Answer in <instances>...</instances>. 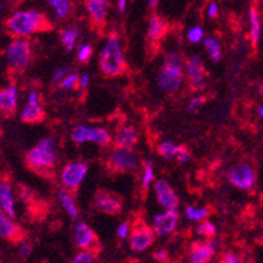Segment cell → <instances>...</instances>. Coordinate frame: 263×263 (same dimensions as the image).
<instances>
[{
  "mask_svg": "<svg viewBox=\"0 0 263 263\" xmlns=\"http://www.w3.org/2000/svg\"><path fill=\"white\" fill-rule=\"evenodd\" d=\"M154 257H155V259H156V260L164 262V260L168 259V253H166V250H159V252L155 253Z\"/></svg>",
  "mask_w": 263,
  "mask_h": 263,
  "instance_id": "obj_42",
  "label": "cell"
},
{
  "mask_svg": "<svg viewBox=\"0 0 263 263\" xmlns=\"http://www.w3.org/2000/svg\"><path fill=\"white\" fill-rule=\"evenodd\" d=\"M0 237L13 245H17L25 241L26 231L13 221V217L2 214L0 215Z\"/></svg>",
  "mask_w": 263,
  "mask_h": 263,
  "instance_id": "obj_11",
  "label": "cell"
},
{
  "mask_svg": "<svg viewBox=\"0 0 263 263\" xmlns=\"http://www.w3.org/2000/svg\"><path fill=\"white\" fill-rule=\"evenodd\" d=\"M186 215L190 220H194V221H199V220L205 219L209 217L210 211L207 209H195V207H187L186 209Z\"/></svg>",
  "mask_w": 263,
  "mask_h": 263,
  "instance_id": "obj_30",
  "label": "cell"
},
{
  "mask_svg": "<svg viewBox=\"0 0 263 263\" xmlns=\"http://www.w3.org/2000/svg\"><path fill=\"white\" fill-rule=\"evenodd\" d=\"M61 38H62V42H63V45L66 46V49L68 50V51H71V50L75 47L76 38H78V30L76 29L62 30Z\"/></svg>",
  "mask_w": 263,
  "mask_h": 263,
  "instance_id": "obj_26",
  "label": "cell"
},
{
  "mask_svg": "<svg viewBox=\"0 0 263 263\" xmlns=\"http://www.w3.org/2000/svg\"><path fill=\"white\" fill-rule=\"evenodd\" d=\"M32 46L29 41L17 38L11 44L7 54L8 68L13 72H23L32 61Z\"/></svg>",
  "mask_w": 263,
  "mask_h": 263,
  "instance_id": "obj_5",
  "label": "cell"
},
{
  "mask_svg": "<svg viewBox=\"0 0 263 263\" xmlns=\"http://www.w3.org/2000/svg\"><path fill=\"white\" fill-rule=\"evenodd\" d=\"M71 138L76 143L93 142L100 145H107L111 143V136L106 130L100 127H87V126H76L71 133Z\"/></svg>",
  "mask_w": 263,
  "mask_h": 263,
  "instance_id": "obj_8",
  "label": "cell"
},
{
  "mask_svg": "<svg viewBox=\"0 0 263 263\" xmlns=\"http://www.w3.org/2000/svg\"><path fill=\"white\" fill-rule=\"evenodd\" d=\"M168 29L169 25L164 18L160 17V16L157 15L152 16L149 20V25H148L147 32L148 41L151 42V45L155 47L159 46L162 38H164L165 35H166V33H168Z\"/></svg>",
  "mask_w": 263,
  "mask_h": 263,
  "instance_id": "obj_20",
  "label": "cell"
},
{
  "mask_svg": "<svg viewBox=\"0 0 263 263\" xmlns=\"http://www.w3.org/2000/svg\"><path fill=\"white\" fill-rule=\"evenodd\" d=\"M155 191L157 194V200L165 210H176L178 207V198L166 181L159 179L155 183Z\"/></svg>",
  "mask_w": 263,
  "mask_h": 263,
  "instance_id": "obj_18",
  "label": "cell"
},
{
  "mask_svg": "<svg viewBox=\"0 0 263 263\" xmlns=\"http://www.w3.org/2000/svg\"><path fill=\"white\" fill-rule=\"evenodd\" d=\"M223 262H227V263H237V262H240V258H238L237 255L232 254V253H228V254L224 255Z\"/></svg>",
  "mask_w": 263,
  "mask_h": 263,
  "instance_id": "obj_43",
  "label": "cell"
},
{
  "mask_svg": "<svg viewBox=\"0 0 263 263\" xmlns=\"http://www.w3.org/2000/svg\"><path fill=\"white\" fill-rule=\"evenodd\" d=\"M209 16L211 18L217 17V6L215 3H212L209 8Z\"/></svg>",
  "mask_w": 263,
  "mask_h": 263,
  "instance_id": "obj_45",
  "label": "cell"
},
{
  "mask_svg": "<svg viewBox=\"0 0 263 263\" xmlns=\"http://www.w3.org/2000/svg\"><path fill=\"white\" fill-rule=\"evenodd\" d=\"M100 68L107 78H117L126 72L127 64L124 61L119 38L116 33L110 34L104 50L100 54Z\"/></svg>",
  "mask_w": 263,
  "mask_h": 263,
  "instance_id": "obj_3",
  "label": "cell"
},
{
  "mask_svg": "<svg viewBox=\"0 0 263 263\" xmlns=\"http://www.w3.org/2000/svg\"><path fill=\"white\" fill-rule=\"evenodd\" d=\"M0 207L3 209L6 215L11 217H16L13 191H12L11 182L7 178L0 179Z\"/></svg>",
  "mask_w": 263,
  "mask_h": 263,
  "instance_id": "obj_21",
  "label": "cell"
},
{
  "mask_svg": "<svg viewBox=\"0 0 263 263\" xmlns=\"http://www.w3.org/2000/svg\"><path fill=\"white\" fill-rule=\"evenodd\" d=\"M177 145L173 144L171 142H164L159 145V155L161 157H164L165 160L173 159L174 155H176Z\"/></svg>",
  "mask_w": 263,
  "mask_h": 263,
  "instance_id": "obj_29",
  "label": "cell"
},
{
  "mask_svg": "<svg viewBox=\"0 0 263 263\" xmlns=\"http://www.w3.org/2000/svg\"><path fill=\"white\" fill-rule=\"evenodd\" d=\"M118 6H119V11L123 13V12L126 11V0H119Z\"/></svg>",
  "mask_w": 263,
  "mask_h": 263,
  "instance_id": "obj_46",
  "label": "cell"
},
{
  "mask_svg": "<svg viewBox=\"0 0 263 263\" xmlns=\"http://www.w3.org/2000/svg\"><path fill=\"white\" fill-rule=\"evenodd\" d=\"M154 165L151 161H145L144 164V177H143V187H144V193H147L148 186L151 185V182L154 181Z\"/></svg>",
  "mask_w": 263,
  "mask_h": 263,
  "instance_id": "obj_31",
  "label": "cell"
},
{
  "mask_svg": "<svg viewBox=\"0 0 263 263\" xmlns=\"http://www.w3.org/2000/svg\"><path fill=\"white\" fill-rule=\"evenodd\" d=\"M6 29L13 37H26L52 30V24L44 13L34 11L16 12L7 20Z\"/></svg>",
  "mask_w": 263,
  "mask_h": 263,
  "instance_id": "obj_1",
  "label": "cell"
},
{
  "mask_svg": "<svg viewBox=\"0 0 263 263\" xmlns=\"http://www.w3.org/2000/svg\"><path fill=\"white\" fill-rule=\"evenodd\" d=\"M127 234H128V224L127 223L121 224L118 228V237L124 238V237H127Z\"/></svg>",
  "mask_w": 263,
  "mask_h": 263,
  "instance_id": "obj_41",
  "label": "cell"
},
{
  "mask_svg": "<svg viewBox=\"0 0 263 263\" xmlns=\"http://www.w3.org/2000/svg\"><path fill=\"white\" fill-rule=\"evenodd\" d=\"M207 101V99H205L204 96H202V97H195V99L191 100V102L189 104V111H191V113H194V111H197L198 109H199L200 106H202L204 102Z\"/></svg>",
  "mask_w": 263,
  "mask_h": 263,
  "instance_id": "obj_37",
  "label": "cell"
},
{
  "mask_svg": "<svg viewBox=\"0 0 263 263\" xmlns=\"http://www.w3.org/2000/svg\"><path fill=\"white\" fill-rule=\"evenodd\" d=\"M157 4V0H149V3H148V6L151 7V8H155Z\"/></svg>",
  "mask_w": 263,
  "mask_h": 263,
  "instance_id": "obj_47",
  "label": "cell"
},
{
  "mask_svg": "<svg viewBox=\"0 0 263 263\" xmlns=\"http://www.w3.org/2000/svg\"><path fill=\"white\" fill-rule=\"evenodd\" d=\"M88 172V165L84 162H72L62 171V182L70 194H76Z\"/></svg>",
  "mask_w": 263,
  "mask_h": 263,
  "instance_id": "obj_9",
  "label": "cell"
},
{
  "mask_svg": "<svg viewBox=\"0 0 263 263\" xmlns=\"http://www.w3.org/2000/svg\"><path fill=\"white\" fill-rule=\"evenodd\" d=\"M197 232L199 234H202V236H207V237H212L215 233H216V228H215V226L212 223H209V221H205V223L200 224L199 227H198Z\"/></svg>",
  "mask_w": 263,
  "mask_h": 263,
  "instance_id": "obj_33",
  "label": "cell"
},
{
  "mask_svg": "<svg viewBox=\"0 0 263 263\" xmlns=\"http://www.w3.org/2000/svg\"><path fill=\"white\" fill-rule=\"evenodd\" d=\"M186 73L189 78V84L193 90H202L205 87V70L202 59L198 55H193L186 62Z\"/></svg>",
  "mask_w": 263,
  "mask_h": 263,
  "instance_id": "obj_13",
  "label": "cell"
},
{
  "mask_svg": "<svg viewBox=\"0 0 263 263\" xmlns=\"http://www.w3.org/2000/svg\"><path fill=\"white\" fill-rule=\"evenodd\" d=\"M45 114L44 107L41 106L40 101H38V95L35 92H32L29 95V100H28V104L24 107L23 113H21V121L24 123L29 124H35L44 122Z\"/></svg>",
  "mask_w": 263,
  "mask_h": 263,
  "instance_id": "obj_15",
  "label": "cell"
},
{
  "mask_svg": "<svg viewBox=\"0 0 263 263\" xmlns=\"http://www.w3.org/2000/svg\"><path fill=\"white\" fill-rule=\"evenodd\" d=\"M183 79L182 62L176 52H168L159 72V85L165 93H173L179 88Z\"/></svg>",
  "mask_w": 263,
  "mask_h": 263,
  "instance_id": "obj_4",
  "label": "cell"
},
{
  "mask_svg": "<svg viewBox=\"0 0 263 263\" xmlns=\"http://www.w3.org/2000/svg\"><path fill=\"white\" fill-rule=\"evenodd\" d=\"M17 107V89L15 85L0 89V116L12 118Z\"/></svg>",
  "mask_w": 263,
  "mask_h": 263,
  "instance_id": "obj_17",
  "label": "cell"
},
{
  "mask_svg": "<svg viewBox=\"0 0 263 263\" xmlns=\"http://www.w3.org/2000/svg\"><path fill=\"white\" fill-rule=\"evenodd\" d=\"M259 116L263 117V106L259 107Z\"/></svg>",
  "mask_w": 263,
  "mask_h": 263,
  "instance_id": "obj_48",
  "label": "cell"
},
{
  "mask_svg": "<svg viewBox=\"0 0 263 263\" xmlns=\"http://www.w3.org/2000/svg\"><path fill=\"white\" fill-rule=\"evenodd\" d=\"M30 253H32V245L28 242H24L20 248V255L23 258H26L29 257Z\"/></svg>",
  "mask_w": 263,
  "mask_h": 263,
  "instance_id": "obj_40",
  "label": "cell"
},
{
  "mask_svg": "<svg viewBox=\"0 0 263 263\" xmlns=\"http://www.w3.org/2000/svg\"><path fill=\"white\" fill-rule=\"evenodd\" d=\"M75 237L76 243L83 250H90V252L99 254L100 253V242L97 238V234L93 232L92 228L87 226L85 223H79L75 227Z\"/></svg>",
  "mask_w": 263,
  "mask_h": 263,
  "instance_id": "obj_14",
  "label": "cell"
},
{
  "mask_svg": "<svg viewBox=\"0 0 263 263\" xmlns=\"http://www.w3.org/2000/svg\"><path fill=\"white\" fill-rule=\"evenodd\" d=\"M107 6H109V0H85V7L93 26L99 28L100 30L104 29V26L106 25Z\"/></svg>",
  "mask_w": 263,
  "mask_h": 263,
  "instance_id": "obj_16",
  "label": "cell"
},
{
  "mask_svg": "<svg viewBox=\"0 0 263 263\" xmlns=\"http://www.w3.org/2000/svg\"><path fill=\"white\" fill-rule=\"evenodd\" d=\"M52 8L57 12V16L61 18L66 17L70 12V2L68 0H50Z\"/></svg>",
  "mask_w": 263,
  "mask_h": 263,
  "instance_id": "obj_28",
  "label": "cell"
},
{
  "mask_svg": "<svg viewBox=\"0 0 263 263\" xmlns=\"http://www.w3.org/2000/svg\"><path fill=\"white\" fill-rule=\"evenodd\" d=\"M79 78L80 76L73 73V75H68L67 78H64V80L61 83V87L63 89H71V88L79 87Z\"/></svg>",
  "mask_w": 263,
  "mask_h": 263,
  "instance_id": "obj_34",
  "label": "cell"
},
{
  "mask_svg": "<svg viewBox=\"0 0 263 263\" xmlns=\"http://www.w3.org/2000/svg\"><path fill=\"white\" fill-rule=\"evenodd\" d=\"M107 168L111 173H128L138 168V157L130 148L116 147L107 160Z\"/></svg>",
  "mask_w": 263,
  "mask_h": 263,
  "instance_id": "obj_6",
  "label": "cell"
},
{
  "mask_svg": "<svg viewBox=\"0 0 263 263\" xmlns=\"http://www.w3.org/2000/svg\"><path fill=\"white\" fill-rule=\"evenodd\" d=\"M178 221V212L176 210H166V212L157 215L154 219V231L157 236H164L174 231Z\"/></svg>",
  "mask_w": 263,
  "mask_h": 263,
  "instance_id": "obj_19",
  "label": "cell"
},
{
  "mask_svg": "<svg viewBox=\"0 0 263 263\" xmlns=\"http://www.w3.org/2000/svg\"><path fill=\"white\" fill-rule=\"evenodd\" d=\"M187 37L191 42H194V44H195V42H199L203 37V30L200 29V28H198V26H195V28H193V29L189 32Z\"/></svg>",
  "mask_w": 263,
  "mask_h": 263,
  "instance_id": "obj_38",
  "label": "cell"
},
{
  "mask_svg": "<svg viewBox=\"0 0 263 263\" xmlns=\"http://www.w3.org/2000/svg\"><path fill=\"white\" fill-rule=\"evenodd\" d=\"M59 199H61L62 205H63V209L67 211V214L70 215L72 219H76L79 215V211L72 197H71V194L68 191L61 190L59 191Z\"/></svg>",
  "mask_w": 263,
  "mask_h": 263,
  "instance_id": "obj_24",
  "label": "cell"
},
{
  "mask_svg": "<svg viewBox=\"0 0 263 263\" xmlns=\"http://www.w3.org/2000/svg\"><path fill=\"white\" fill-rule=\"evenodd\" d=\"M154 229L142 221L134 227L133 233L130 236V248L134 252H143L154 243Z\"/></svg>",
  "mask_w": 263,
  "mask_h": 263,
  "instance_id": "obj_12",
  "label": "cell"
},
{
  "mask_svg": "<svg viewBox=\"0 0 263 263\" xmlns=\"http://www.w3.org/2000/svg\"><path fill=\"white\" fill-rule=\"evenodd\" d=\"M2 214H6V212H4V211H3V209H2V207H0V215H2Z\"/></svg>",
  "mask_w": 263,
  "mask_h": 263,
  "instance_id": "obj_49",
  "label": "cell"
},
{
  "mask_svg": "<svg viewBox=\"0 0 263 263\" xmlns=\"http://www.w3.org/2000/svg\"><path fill=\"white\" fill-rule=\"evenodd\" d=\"M228 178L240 190H250L255 183V172L248 164H240L229 171Z\"/></svg>",
  "mask_w": 263,
  "mask_h": 263,
  "instance_id": "obj_10",
  "label": "cell"
},
{
  "mask_svg": "<svg viewBox=\"0 0 263 263\" xmlns=\"http://www.w3.org/2000/svg\"><path fill=\"white\" fill-rule=\"evenodd\" d=\"M204 46L205 49H207V51H209L210 58H211L212 61H220V58H221V52H220V46L219 44H217L216 40H214V38H205Z\"/></svg>",
  "mask_w": 263,
  "mask_h": 263,
  "instance_id": "obj_27",
  "label": "cell"
},
{
  "mask_svg": "<svg viewBox=\"0 0 263 263\" xmlns=\"http://www.w3.org/2000/svg\"><path fill=\"white\" fill-rule=\"evenodd\" d=\"M179 162H187L190 160V151L185 145H177L176 155H174Z\"/></svg>",
  "mask_w": 263,
  "mask_h": 263,
  "instance_id": "obj_35",
  "label": "cell"
},
{
  "mask_svg": "<svg viewBox=\"0 0 263 263\" xmlns=\"http://www.w3.org/2000/svg\"><path fill=\"white\" fill-rule=\"evenodd\" d=\"M88 84H89V76L87 73H83L79 78V88H87Z\"/></svg>",
  "mask_w": 263,
  "mask_h": 263,
  "instance_id": "obj_44",
  "label": "cell"
},
{
  "mask_svg": "<svg viewBox=\"0 0 263 263\" xmlns=\"http://www.w3.org/2000/svg\"><path fill=\"white\" fill-rule=\"evenodd\" d=\"M92 46L90 45H84V46L81 47L79 50V54H78V58L81 63H87L89 61V58L92 57Z\"/></svg>",
  "mask_w": 263,
  "mask_h": 263,
  "instance_id": "obj_36",
  "label": "cell"
},
{
  "mask_svg": "<svg viewBox=\"0 0 263 263\" xmlns=\"http://www.w3.org/2000/svg\"><path fill=\"white\" fill-rule=\"evenodd\" d=\"M139 140V134L133 126H126L122 127L117 133L116 139H114V145L118 148H131Z\"/></svg>",
  "mask_w": 263,
  "mask_h": 263,
  "instance_id": "obj_23",
  "label": "cell"
},
{
  "mask_svg": "<svg viewBox=\"0 0 263 263\" xmlns=\"http://www.w3.org/2000/svg\"><path fill=\"white\" fill-rule=\"evenodd\" d=\"M215 254V248L210 242H194L191 245L190 262L193 263H205L210 262Z\"/></svg>",
  "mask_w": 263,
  "mask_h": 263,
  "instance_id": "obj_22",
  "label": "cell"
},
{
  "mask_svg": "<svg viewBox=\"0 0 263 263\" xmlns=\"http://www.w3.org/2000/svg\"><path fill=\"white\" fill-rule=\"evenodd\" d=\"M70 72H71L70 67H67V68H59V70L55 72L54 80L52 81H54V83H58L59 80H62V79H63L67 73H70Z\"/></svg>",
  "mask_w": 263,
  "mask_h": 263,
  "instance_id": "obj_39",
  "label": "cell"
},
{
  "mask_svg": "<svg viewBox=\"0 0 263 263\" xmlns=\"http://www.w3.org/2000/svg\"><path fill=\"white\" fill-rule=\"evenodd\" d=\"M97 254L93 252H90V250H83L81 253H79L78 255H76V258L73 259V262L75 263H90V262H96L97 260Z\"/></svg>",
  "mask_w": 263,
  "mask_h": 263,
  "instance_id": "obj_32",
  "label": "cell"
},
{
  "mask_svg": "<svg viewBox=\"0 0 263 263\" xmlns=\"http://www.w3.org/2000/svg\"><path fill=\"white\" fill-rule=\"evenodd\" d=\"M93 205L97 211L102 214L117 216L122 212L123 209V199L121 195L106 189H100L96 191L93 197Z\"/></svg>",
  "mask_w": 263,
  "mask_h": 263,
  "instance_id": "obj_7",
  "label": "cell"
},
{
  "mask_svg": "<svg viewBox=\"0 0 263 263\" xmlns=\"http://www.w3.org/2000/svg\"><path fill=\"white\" fill-rule=\"evenodd\" d=\"M250 24H252V30H250V40H252L253 46H257L258 41H259L260 33V24L259 17H258V12L255 8L250 9Z\"/></svg>",
  "mask_w": 263,
  "mask_h": 263,
  "instance_id": "obj_25",
  "label": "cell"
},
{
  "mask_svg": "<svg viewBox=\"0 0 263 263\" xmlns=\"http://www.w3.org/2000/svg\"><path fill=\"white\" fill-rule=\"evenodd\" d=\"M55 161H57V149L51 138L41 140L25 155L26 168L45 178L52 177Z\"/></svg>",
  "mask_w": 263,
  "mask_h": 263,
  "instance_id": "obj_2",
  "label": "cell"
}]
</instances>
